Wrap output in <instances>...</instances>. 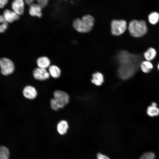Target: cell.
<instances>
[{
	"label": "cell",
	"instance_id": "obj_1",
	"mask_svg": "<svg viewBox=\"0 0 159 159\" xmlns=\"http://www.w3.org/2000/svg\"><path fill=\"white\" fill-rule=\"evenodd\" d=\"M142 62L141 59L136 57L119 64L117 71L118 76L124 80L132 77L140 70V65Z\"/></svg>",
	"mask_w": 159,
	"mask_h": 159
},
{
	"label": "cell",
	"instance_id": "obj_2",
	"mask_svg": "<svg viewBox=\"0 0 159 159\" xmlns=\"http://www.w3.org/2000/svg\"><path fill=\"white\" fill-rule=\"evenodd\" d=\"M127 27L130 34L135 38L143 37L148 31L147 22L143 20L133 19L129 22Z\"/></svg>",
	"mask_w": 159,
	"mask_h": 159
},
{
	"label": "cell",
	"instance_id": "obj_3",
	"mask_svg": "<svg viewBox=\"0 0 159 159\" xmlns=\"http://www.w3.org/2000/svg\"><path fill=\"white\" fill-rule=\"evenodd\" d=\"M95 22L94 17L91 14L83 15L81 18H77L73 22L74 28L78 32L81 33L89 32L92 29Z\"/></svg>",
	"mask_w": 159,
	"mask_h": 159
},
{
	"label": "cell",
	"instance_id": "obj_4",
	"mask_svg": "<svg viewBox=\"0 0 159 159\" xmlns=\"http://www.w3.org/2000/svg\"><path fill=\"white\" fill-rule=\"evenodd\" d=\"M111 32L114 35L119 36L124 33L127 28V23L124 19H114L111 22Z\"/></svg>",
	"mask_w": 159,
	"mask_h": 159
},
{
	"label": "cell",
	"instance_id": "obj_5",
	"mask_svg": "<svg viewBox=\"0 0 159 159\" xmlns=\"http://www.w3.org/2000/svg\"><path fill=\"white\" fill-rule=\"evenodd\" d=\"M0 66L1 73L4 75L11 74L14 70L13 63L11 60L6 58L0 59Z\"/></svg>",
	"mask_w": 159,
	"mask_h": 159
},
{
	"label": "cell",
	"instance_id": "obj_6",
	"mask_svg": "<svg viewBox=\"0 0 159 159\" xmlns=\"http://www.w3.org/2000/svg\"><path fill=\"white\" fill-rule=\"evenodd\" d=\"M33 75L35 79L39 80H44L48 79L50 75L46 69L39 67L34 70Z\"/></svg>",
	"mask_w": 159,
	"mask_h": 159
},
{
	"label": "cell",
	"instance_id": "obj_7",
	"mask_svg": "<svg viewBox=\"0 0 159 159\" xmlns=\"http://www.w3.org/2000/svg\"><path fill=\"white\" fill-rule=\"evenodd\" d=\"M54 98L64 106L69 102V95L64 91L60 90L55 91L54 93Z\"/></svg>",
	"mask_w": 159,
	"mask_h": 159
},
{
	"label": "cell",
	"instance_id": "obj_8",
	"mask_svg": "<svg viewBox=\"0 0 159 159\" xmlns=\"http://www.w3.org/2000/svg\"><path fill=\"white\" fill-rule=\"evenodd\" d=\"M13 11L19 15L23 14L24 10V2L23 0H14L12 3Z\"/></svg>",
	"mask_w": 159,
	"mask_h": 159
},
{
	"label": "cell",
	"instance_id": "obj_9",
	"mask_svg": "<svg viewBox=\"0 0 159 159\" xmlns=\"http://www.w3.org/2000/svg\"><path fill=\"white\" fill-rule=\"evenodd\" d=\"M23 95L24 97L29 99H34L37 95V92L35 88L31 86H26L23 90Z\"/></svg>",
	"mask_w": 159,
	"mask_h": 159
},
{
	"label": "cell",
	"instance_id": "obj_10",
	"mask_svg": "<svg viewBox=\"0 0 159 159\" xmlns=\"http://www.w3.org/2000/svg\"><path fill=\"white\" fill-rule=\"evenodd\" d=\"M29 12L30 15L40 18L42 16V8L37 3H34L29 5Z\"/></svg>",
	"mask_w": 159,
	"mask_h": 159
},
{
	"label": "cell",
	"instance_id": "obj_11",
	"mask_svg": "<svg viewBox=\"0 0 159 159\" xmlns=\"http://www.w3.org/2000/svg\"><path fill=\"white\" fill-rule=\"evenodd\" d=\"M3 16L8 23H12L19 19V15L13 11L9 9L4 10Z\"/></svg>",
	"mask_w": 159,
	"mask_h": 159
},
{
	"label": "cell",
	"instance_id": "obj_12",
	"mask_svg": "<svg viewBox=\"0 0 159 159\" xmlns=\"http://www.w3.org/2000/svg\"><path fill=\"white\" fill-rule=\"evenodd\" d=\"M140 67L142 72L145 74H148L150 73L154 67L153 65L151 62L145 60L141 62Z\"/></svg>",
	"mask_w": 159,
	"mask_h": 159
},
{
	"label": "cell",
	"instance_id": "obj_13",
	"mask_svg": "<svg viewBox=\"0 0 159 159\" xmlns=\"http://www.w3.org/2000/svg\"><path fill=\"white\" fill-rule=\"evenodd\" d=\"M157 54L156 50L152 47L148 48L143 53V57L145 60L150 62L155 58Z\"/></svg>",
	"mask_w": 159,
	"mask_h": 159
},
{
	"label": "cell",
	"instance_id": "obj_14",
	"mask_svg": "<svg viewBox=\"0 0 159 159\" xmlns=\"http://www.w3.org/2000/svg\"><path fill=\"white\" fill-rule=\"evenodd\" d=\"M50 63L49 59L45 56L39 58L37 61V64L39 67L45 69L49 67Z\"/></svg>",
	"mask_w": 159,
	"mask_h": 159
},
{
	"label": "cell",
	"instance_id": "obj_15",
	"mask_svg": "<svg viewBox=\"0 0 159 159\" xmlns=\"http://www.w3.org/2000/svg\"><path fill=\"white\" fill-rule=\"evenodd\" d=\"M69 128L68 123L67 121L62 120L57 124V130L58 133L61 135H64L67 132Z\"/></svg>",
	"mask_w": 159,
	"mask_h": 159
},
{
	"label": "cell",
	"instance_id": "obj_16",
	"mask_svg": "<svg viewBox=\"0 0 159 159\" xmlns=\"http://www.w3.org/2000/svg\"><path fill=\"white\" fill-rule=\"evenodd\" d=\"M104 82V77L102 74L99 72H96L92 75V82L96 85H101Z\"/></svg>",
	"mask_w": 159,
	"mask_h": 159
},
{
	"label": "cell",
	"instance_id": "obj_17",
	"mask_svg": "<svg viewBox=\"0 0 159 159\" xmlns=\"http://www.w3.org/2000/svg\"><path fill=\"white\" fill-rule=\"evenodd\" d=\"M49 72L53 77L57 78L60 77L61 71L59 68L57 66L52 65L49 67Z\"/></svg>",
	"mask_w": 159,
	"mask_h": 159
},
{
	"label": "cell",
	"instance_id": "obj_18",
	"mask_svg": "<svg viewBox=\"0 0 159 159\" xmlns=\"http://www.w3.org/2000/svg\"><path fill=\"white\" fill-rule=\"evenodd\" d=\"M148 19L150 24H156L159 21V13L155 11L151 13L148 16Z\"/></svg>",
	"mask_w": 159,
	"mask_h": 159
},
{
	"label": "cell",
	"instance_id": "obj_19",
	"mask_svg": "<svg viewBox=\"0 0 159 159\" xmlns=\"http://www.w3.org/2000/svg\"><path fill=\"white\" fill-rule=\"evenodd\" d=\"M147 112L148 115L150 117L157 116L159 115V109L157 106L151 105L148 107Z\"/></svg>",
	"mask_w": 159,
	"mask_h": 159
},
{
	"label": "cell",
	"instance_id": "obj_20",
	"mask_svg": "<svg viewBox=\"0 0 159 159\" xmlns=\"http://www.w3.org/2000/svg\"><path fill=\"white\" fill-rule=\"evenodd\" d=\"M49 0H24L25 3L28 5H30L34 3L35 1L42 8L45 7L47 5Z\"/></svg>",
	"mask_w": 159,
	"mask_h": 159
},
{
	"label": "cell",
	"instance_id": "obj_21",
	"mask_svg": "<svg viewBox=\"0 0 159 159\" xmlns=\"http://www.w3.org/2000/svg\"><path fill=\"white\" fill-rule=\"evenodd\" d=\"M50 105L52 108L54 110H57L59 108H63L64 106L54 98L51 100Z\"/></svg>",
	"mask_w": 159,
	"mask_h": 159
},
{
	"label": "cell",
	"instance_id": "obj_22",
	"mask_svg": "<svg viewBox=\"0 0 159 159\" xmlns=\"http://www.w3.org/2000/svg\"><path fill=\"white\" fill-rule=\"evenodd\" d=\"M9 152L6 147L0 146V159H9Z\"/></svg>",
	"mask_w": 159,
	"mask_h": 159
},
{
	"label": "cell",
	"instance_id": "obj_23",
	"mask_svg": "<svg viewBox=\"0 0 159 159\" xmlns=\"http://www.w3.org/2000/svg\"><path fill=\"white\" fill-rule=\"evenodd\" d=\"M8 23L3 15H0V32H3L6 29Z\"/></svg>",
	"mask_w": 159,
	"mask_h": 159
},
{
	"label": "cell",
	"instance_id": "obj_24",
	"mask_svg": "<svg viewBox=\"0 0 159 159\" xmlns=\"http://www.w3.org/2000/svg\"><path fill=\"white\" fill-rule=\"evenodd\" d=\"M155 155L154 153L148 152L143 154L140 157V159H154Z\"/></svg>",
	"mask_w": 159,
	"mask_h": 159
},
{
	"label": "cell",
	"instance_id": "obj_25",
	"mask_svg": "<svg viewBox=\"0 0 159 159\" xmlns=\"http://www.w3.org/2000/svg\"><path fill=\"white\" fill-rule=\"evenodd\" d=\"M97 159H110L108 157L100 153L97 154Z\"/></svg>",
	"mask_w": 159,
	"mask_h": 159
},
{
	"label": "cell",
	"instance_id": "obj_26",
	"mask_svg": "<svg viewBox=\"0 0 159 159\" xmlns=\"http://www.w3.org/2000/svg\"><path fill=\"white\" fill-rule=\"evenodd\" d=\"M9 0H0V8H2L6 4Z\"/></svg>",
	"mask_w": 159,
	"mask_h": 159
},
{
	"label": "cell",
	"instance_id": "obj_27",
	"mask_svg": "<svg viewBox=\"0 0 159 159\" xmlns=\"http://www.w3.org/2000/svg\"><path fill=\"white\" fill-rule=\"evenodd\" d=\"M157 68L158 69V71H159V62H158L157 66Z\"/></svg>",
	"mask_w": 159,
	"mask_h": 159
},
{
	"label": "cell",
	"instance_id": "obj_28",
	"mask_svg": "<svg viewBox=\"0 0 159 159\" xmlns=\"http://www.w3.org/2000/svg\"><path fill=\"white\" fill-rule=\"evenodd\" d=\"M65 0V1H66V0Z\"/></svg>",
	"mask_w": 159,
	"mask_h": 159
}]
</instances>
